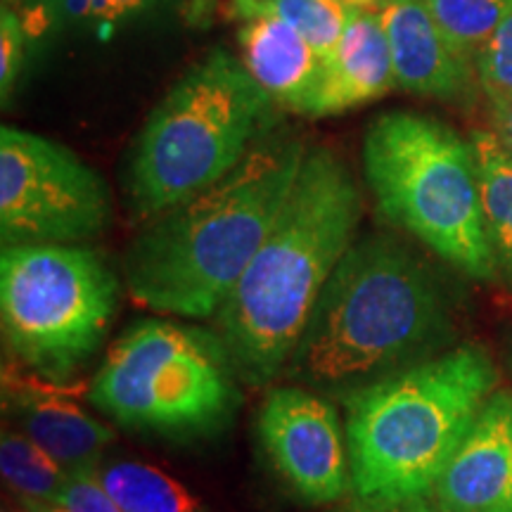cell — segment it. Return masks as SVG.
<instances>
[{"mask_svg": "<svg viewBox=\"0 0 512 512\" xmlns=\"http://www.w3.org/2000/svg\"><path fill=\"white\" fill-rule=\"evenodd\" d=\"M309 147L271 133L230 174L152 219L128 247L126 292L178 318H214L278 221Z\"/></svg>", "mask_w": 512, "mask_h": 512, "instance_id": "cell-1", "label": "cell"}, {"mask_svg": "<svg viewBox=\"0 0 512 512\" xmlns=\"http://www.w3.org/2000/svg\"><path fill=\"white\" fill-rule=\"evenodd\" d=\"M361 219L363 192L347 162L332 147H309L290 200L216 313L238 382L266 387L287 370Z\"/></svg>", "mask_w": 512, "mask_h": 512, "instance_id": "cell-2", "label": "cell"}, {"mask_svg": "<svg viewBox=\"0 0 512 512\" xmlns=\"http://www.w3.org/2000/svg\"><path fill=\"white\" fill-rule=\"evenodd\" d=\"M453 335L432 268L389 235L356 240L313 306L287 375L316 387H363L437 356Z\"/></svg>", "mask_w": 512, "mask_h": 512, "instance_id": "cell-3", "label": "cell"}, {"mask_svg": "<svg viewBox=\"0 0 512 512\" xmlns=\"http://www.w3.org/2000/svg\"><path fill=\"white\" fill-rule=\"evenodd\" d=\"M498 389L479 344L444 351L347 394L351 489L363 508L427 501Z\"/></svg>", "mask_w": 512, "mask_h": 512, "instance_id": "cell-4", "label": "cell"}, {"mask_svg": "<svg viewBox=\"0 0 512 512\" xmlns=\"http://www.w3.org/2000/svg\"><path fill=\"white\" fill-rule=\"evenodd\" d=\"M273 100L240 57L214 48L166 91L128 159L131 214L150 223L223 181L259 143Z\"/></svg>", "mask_w": 512, "mask_h": 512, "instance_id": "cell-5", "label": "cell"}, {"mask_svg": "<svg viewBox=\"0 0 512 512\" xmlns=\"http://www.w3.org/2000/svg\"><path fill=\"white\" fill-rule=\"evenodd\" d=\"M363 174L389 223L456 271L496 278L470 140L427 114H382L363 138Z\"/></svg>", "mask_w": 512, "mask_h": 512, "instance_id": "cell-6", "label": "cell"}, {"mask_svg": "<svg viewBox=\"0 0 512 512\" xmlns=\"http://www.w3.org/2000/svg\"><path fill=\"white\" fill-rule=\"evenodd\" d=\"M235 380L219 335L169 320H140L107 351L88 399L126 430L204 437L221 432L240 406Z\"/></svg>", "mask_w": 512, "mask_h": 512, "instance_id": "cell-7", "label": "cell"}, {"mask_svg": "<svg viewBox=\"0 0 512 512\" xmlns=\"http://www.w3.org/2000/svg\"><path fill=\"white\" fill-rule=\"evenodd\" d=\"M119 280L81 245H19L0 254V320L15 361L64 387L100 349Z\"/></svg>", "mask_w": 512, "mask_h": 512, "instance_id": "cell-8", "label": "cell"}, {"mask_svg": "<svg viewBox=\"0 0 512 512\" xmlns=\"http://www.w3.org/2000/svg\"><path fill=\"white\" fill-rule=\"evenodd\" d=\"M112 221L107 183L69 147L0 128V240L19 245H79Z\"/></svg>", "mask_w": 512, "mask_h": 512, "instance_id": "cell-9", "label": "cell"}, {"mask_svg": "<svg viewBox=\"0 0 512 512\" xmlns=\"http://www.w3.org/2000/svg\"><path fill=\"white\" fill-rule=\"evenodd\" d=\"M256 432L273 470L302 501L328 505L349 494V444L328 401L297 387L273 389L261 403Z\"/></svg>", "mask_w": 512, "mask_h": 512, "instance_id": "cell-10", "label": "cell"}, {"mask_svg": "<svg viewBox=\"0 0 512 512\" xmlns=\"http://www.w3.org/2000/svg\"><path fill=\"white\" fill-rule=\"evenodd\" d=\"M432 498L446 512H512V389L489 396Z\"/></svg>", "mask_w": 512, "mask_h": 512, "instance_id": "cell-11", "label": "cell"}, {"mask_svg": "<svg viewBox=\"0 0 512 512\" xmlns=\"http://www.w3.org/2000/svg\"><path fill=\"white\" fill-rule=\"evenodd\" d=\"M380 19L396 88L441 102L470 98L477 79L475 64L448 43L427 0H384Z\"/></svg>", "mask_w": 512, "mask_h": 512, "instance_id": "cell-12", "label": "cell"}, {"mask_svg": "<svg viewBox=\"0 0 512 512\" xmlns=\"http://www.w3.org/2000/svg\"><path fill=\"white\" fill-rule=\"evenodd\" d=\"M5 413L17 430L34 441L67 475L100 465V453L114 441L112 427L102 425L48 387H36L5 375Z\"/></svg>", "mask_w": 512, "mask_h": 512, "instance_id": "cell-13", "label": "cell"}, {"mask_svg": "<svg viewBox=\"0 0 512 512\" xmlns=\"http://www.w3.org/2000/svg\"><path fill=\"white\" fill-rule=\"evenodd\" d=\"M396 86L392 55L380 12L351 10L335 55L323 62V76L306 117H335L380 100Z\"/></svg>", "mask_w": 512, "mask_h": 512, "instance_id": "cell-14", "label": "cell"}, {"mask_svg": "<svg viewBox=\"0 0 512 512\" xmlns=\"http://www.w3.org/2000/svg\"><path fill=\"white\" fill-rule=\"evenodd\" d=\"M240 60L273 100L294 114L309 112L323 76V60L297 29L275 17H252L238 31Z\"/></svg>", "mask_w": 512, "mask_h": 512, "instance_id": "cell-15", "label": "cell"}, {"mask_svg": "<svg viewBox=\"0 0 512 512\" xmlns=\"http://www.w3.org/2000/svg\"><path fill=\"white\" fill-rule=\"evenodd\" d=\"M479 195L498 271L512 287V152L494 131H472Z\"/></svg>", "mask_w": 512, "mask_h": 512, "instance_id": "cell-16", "label": "cell"}, {"mask_svg": "<svg viewBox=\"0 0 512 512\" xmlns=\"http://www.w3.org/2000/svg\"><path fill=\"white\" fill-rule=\"evenodd\" d=\"M98 479L124 512H204L202 503L159 467L117 460L100 465Z\"/></svg>", "mask_w": 512, "mask_h": 512, "instance_id": "cell-17", "label": "cell"}, {"mask_svg": "<svg viewBox=\"0 0 512 512\" xmlns=\"http://www.w3.org/2000/svg\"><path fill=\"white\" fill-rule=\"evenodd\" d=\"M228 12L242 22L259 15L283 19L316 48L323 62L335 55L351 15L337 0H230Z\"/></svg>", "mask_w": 512, "mask_h": 512, "instance_id": "cell-18", "label": "cell"}, {"mask_svg": "<svg viewBox=\"0 0 512 512\" xmlns=\"http://www.w3.org/2000/svg\"><path fill=\"white\" fill-rule=\"evenodd\" d=\"M0 470L5 484L19 498L31 501L57 503L67 482V472L19 430H3Z\"/></svg>", "mask_w": 512, "mask_h": 512, "instance_id": "cell-19", "label": "cell"}, {"mask_svg": "<svg viewBox=\"0 0 512 512\" xmlns=\"http://www.w3.org/2000/svg\"><path fill=\"white\" fill-rule=\"evenodd\" d=\"M427 5L448 43L472 64L512 10V0H427Z\"/></svg>", "mask_w": 512, "mask_h": 512, "instance_id": "cell-20", "label": "cell"}, {"mask_svg": "<svg viewBox=\"0 0 512 512\" xmlns=\"http://www.w3.org/2000/svg\"><path fill=\"white\" fill-rule=\"evenodd\" d=\"M166 0H67L48 19L46 34L62 27H107L143 17Z\"/></svg>", "mask_w": 512, "mask_h": 512, "instance_id": "cell-21", "label": "cell"}, {"mask_svg": "<svg viewBox=\"0 0 512 512\" xmlns=\"http://www.w3.org/2000/svg\"><path fill=\"white\" fill-rule=\"evenodd\" d=\"M475 76L491 107L512 100V10L479 48Z\"/></svg>", "mask_w": 512, "mask_h": 512, "instance_id": "cell-22", "label": "cell"}, {"mask_svg": "<svg viewBox=\"0 0 512 512\" xmlns=\"http://www.w3.org/2000/svg\"><path fill=\"white\" fill-rule=\"evenodd\" d=\"M29 38L19 12L3 3L0 8V98H3V105H8L19 74H22Z\"/></svg>", "mask_w": 512, "mask_h": 512, "instance_id": "cell-23", "label": "cell"}, {"mask_svg": "<svg viewBox=\"0 0 512 512\" xmlns=\"http://www.w3.org/2000/svg\"><path fill=\"white\" fill-rule=\"evenodd\" d=\"M98 467H83L67 475L64 489L55 505L67 512H124L117 501L107 494V489L98 479Z\"/></svg>", "mask_w": 512, "mask_h": 512, "instance_id": "cell-24", "label": "cell"}, {"mask_svg": "<svg viewBox=\"0 0 512 512\" xmlns=\"http://www.w3.org/2000/svg\"><path fill=\"white\" fill-rule=\"evenodd\" d=\"M64 3H67V0H19V3L10 5V8H15L19 12V17H22L29 36L38 38V36H46L48 19L53 17V12Z\"/></svg>", "mask_w": 512, "mask_h": 512, "instance_id": "cell-25", "label": "cell"}, {"mask_svg": "<svg viewBox=\"0 0 512 512\" xmlns=\"http://www.w3.org/2000/svg\"><path fill=\"white\" fill-rule=\"evenodd\" d=\"M491 121H494L496 136L512 152V100L491 107Z\"/></svg>", "mask_w": 512, "mask_h": 512, "instance_id": "cell-26", "label": "cell"}, {"mask_svg": "<svg viewBox=\"0 0 512 512\" xmlns=\"http://www.w3.org/2000/svg\"><path fill=\"white\" fill-rule=\"evenodd\" d=\"M363 512H446V510H444V508H439L437 503L415 501V503L392 505V508H366Z\"/></svg>", "mask_w": 512, "mask_h": 512, "instance_id": "cell-27", "label": "cell"}, {"mask_svg": "<svg viewBox=\"0 0 512 512\" xmlns=\"http://www.w3.org/2000/svg\"><path fill=\"white\" fill-rule=\"evenodd\" d=\"M347 10H363V12H380L384 0H337Z\"/></svg>", "mask_w": 512, "mask_h": 512, "instance_id": "cell-28", "label": "cell"}, {"mask_svg": "<svg viewBox=\"0 0 512 512\" xmlns=\"http://www.w3.org/2000/svg\"><path fill=\"white\" fill-rule=\"evenodd\" d=\"M22 501L24 512H67L55 503H43V501H31V498H19Z\"/></svg>", "mask_w": 512, "mask_h": 512, "instance_id": "cell-29", "label": "cell"}, {"mask_svg": "<svg viewBox=\"0 0 512 512\" xmlns=\"http://www.w3.org/2000/svg\"><path fill=\"white\" fill-rule=\"evenodd\" d=\"M5 5H15V3H19V0H3Z\"/></svg>", "mask_w": 512, "mask_h": 512, "instance_id": "cell-30", "label": "cell"}, {"mask_svg": "<svg viewBox=\"0 0 512 512\" xmlns=\"http://www.w3.org/2000/svg\"><path fill=\"white\" fill-rule=\"evenodd\" d=\"M3 512H17V510H10V508H3Z\"/></svg>", "mask_w": 512, "mask_h": 512, "instance_id": "cell-31", "label": "cell"}]
</instances>
